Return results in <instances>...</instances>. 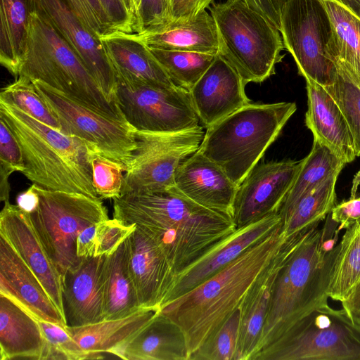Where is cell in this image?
Returning a JSON list of instances; mask_svg holds the SVG:
<instances>
[{
  "label": "cell",
  "instance_id": "obj_1",
  "mask_svg": "<svg viewBox=\"0 0 360 360\" xmlns=\"http://www.w3.org/2000/svg\"><path fill=\"white\" fill-rule=\"evenodd\" d=\"M113 218L142 229L160 245L176 276L231 234L226 215L194 202L175 186L113 199Z\"/></svg>",
  "mask_w": 360,
  "mask_h": 360
},
{
  "label": "cell",
  "instance_id": "obj_2",
  "mask_svg": "<svg viewBox=\"0 0 360 360\" xmlns=\"http://www.w3.org/2000/svg\"><path fill=\"white\" fill-rule=\"evenodd\" d=\"M339 232L338 224L329 214L324 225L307 232L288 255L276 276L252 358L301 318L328 304L331 275L340 248Z\"/></svg>",
  "mask_w": 360,
  "mask_h": 360
},
{
  "label": "cell",
  "instance_id": "obj_3",
  "mask_svg": "<svg viewBox=\"0 0 360 360\" xmlns=\"http://www.w3.org/2000/svg\"><path fill=\"white\" fill-rule=\"evenodd\" d=\"M287 240L280 224L213 276L160 309L183 330L190 356L240 307L256 278Z\"/></svg>",
  "mask_w": 360,
  "mask_h": 360
},
{
  "label": "cell",
  "instance_id": "obj_4",
  "mask_svg": "<svg viewBox=\"0 0 360 360\" xmlns=\"http://www.w3.org/2000/svg\"><path fill=\"white\" fill-rule=\"evenodd\" d=\"M0 117L20 146L25 165L22 174L27 179L45 189L100 198L92 179L91 157L98 151L94 146L65 135L3 100Z\"/></svg>",
  "mask_w": 360,
  "mask_h": 360
},
{
  "label": "cell",
  "instance_id": "obj_5",
  "mask_svg": "<svg viewBox=\"0 0 360 360\" xmlns=\"http://www.w3.org/2000/svg\"><path fill=\"white\" fill-rule=\"evenodd\" d=\"M296 110L294 102H250L207 128L198 150L238 186Z\"/></svg>",
  "mask_w": 360,
  "mask_h": 360
},
{
  "label": "cell",
  "instance_id": "obj_6",
  "mask_svg": "<svg viewBox=\"0 0 360 360\" xmlns=\"http://www.w3.org/2000/svg\"><path fill=\"white\" fill-rule=\"evenodd\" d=\"M19 76L40 80L88 108L127 122L120 106L108 99L68 44L41 15L32 10Z\"/></svg>",
  "mask_w": 360,
  "mask_h": 360
},
{
  "label": "cell",
  "instance_id": "obj_7",
  "mask_svg": "<svg viewBox=\"0 0 360 360\" xmlns=\"http://www.w3.org/2000/svg\"><path fill=\"white\" fill-rule=\"evenodd\" d=\"M217 29L219 54L245 84L275 74L285 49L279 30L243 0H226L210 8Z\"/></svg>",
  "mask_w": 360,
  "mask_h": 360
},
{
  "label": "cell",
  "instance_id": "obj_8",
  "mask_svg": "<svg viewBox=\"0 0 360 360\" xmlns=\"http://www.w3.org/2000/svg\"><path fill=\"white\" fill-rule=\"evenodd\" d=\"M252 360H360V323L328 304L314 309Z\"/></svg>",
  "mask_w": 360,
  "mask_h": 360
},
{
  "label": "cell",
  "instance_id": "obj_9",
  "mask_svg": "<svg viewBox=\"0 0 360 360\" xmlns=\"http://www.w3.org/2000/svg\"><path fill=\"white\" fill-rule=\"evenodd\" d=\"M39 201L31 224L61 278L79 265L77 238L88 226L108 219L101 198L43 188L34 184Z\"/></svg>",
  "mask_w": 360,
  "mask_h": 360
},
{
  "label": "cell",
  "instance_id": "obj_10",
  "mask_svg": "<svg viewBox=\"0 0 360 360\" xmlns=\"http://www.w3.org/2000/svg\"><path fill=\"white\" fill-rule=\"evenodd\" d=\"M279 31L299 75L323 87L331 85L336 69L326 49L332 28L321 0H288L282 10Z\"/></svg>",
  "mask_w": 360,
  "mask_h": 360
},
{
  "label": "cell",
  "instance_id": "obj_11",
  "mask_svg": "<svg viewBox=\"0 0 360 360\" xmlns=\"http://www.w3.org/2000/svg\"><path fill=\"white\" fill-rule=\"evenodd\" d=\"M204 135L200 124L170 133L135 129L136 147L124 175L122 195L174 186L177 167L198 150Z\"/></svg>",
  "mask_w": 360,
  "mask_h": 360
},
{
  "label": "cell",
  "instance_id": "obj_12",
  "mask_svg": "<svg viewBox=\"0 0 360 360\" xmlns=\"http://www.w3.org/2000/svg\"><path fill=\"white\" fill-rule=\"evenodd\" d=\"M117 103L126 122L137 131L178 132L199 125L188 90L117 79Z\"/></svg>",
  "mask_w": 360,
  "mask_h": 360
},
{
  "label": "cell",
  "instance_id": "obj_13",
  "mask_svg": "<svg viewBox=\"0 0 360 360\" xmlns=\"http://www.w3.org/2000/svg\"><path fill=\"white\" fill-rule=\"evenodd\" d=\"M31 80L58 119L60 132L86 141L101 154L122 163L127 169L136 147L132 127L75 102L40 80Z\"/></svg>",
  "mask_w": 360,
  "mask_h": 360
},
{
  "label": "cell",
  "instance_id": "obj_14",
  "mask_svg": "<svg viewBox=\"0 0 360 360\" xmlns=\"http://www.w3.org/2000/svg\"><path fill=\"white\" fill-rule=\"evenodd\" d=\"M302 163L288 160L257 164L237 189L232 209L236 228L278 213Z\"/></svg>",
  "mask_w": 360,
  "mask_h": 360
},
{
  "label": "cell",
  "instance_id": "obj_15",
  "mask_svg": "<svg viewBox=\"0 0 360 360\" xmlns=\"http://www.w3.org/2000/svg\"><path fill=\"white\" fill-rule=\"evenodd\" d=\"M75 51L108 99L118 105L117 79L101 39L80 21L64 0H28Z\"/></svg>",
  "mask_w": 360,
  "mask_h": 360
},
{
  "label": "cell",
  "instance_id": "obj_16",
  "mask_svg": "<svg viewBox=\"0 0 360 360\" xmlns=\"http://www.w3.org/2000/svg\"><path fill=\"white\" fill-rule=\"evenodd\" d=\"M128 270L141 308L160 310L176 274L160 245L142 229L124 241Z\"/></svg>",
  "mask_w": 360,
  "mask_h": 360
},
{
  "label": "cell",
  "instance_id": "obj_17",
  "mask_svg": "<svg viewBox=\"0 0 360 360\" xmlns=\"http://www.w3.org/2000/svg\"><path fill=\"white\" fill-rule=\"evenodd\" d=\"M0 235L36 275L65 318L61 276L36 233L29 214L5 202L0 213Z\"/></svg>",
  "mask_w": 360,
  "mask_h": 360
},
{
  "label": "cell",
  "instance_id": "obj_18",
  "mask_svg": "<svg viewBox=\"0 0 360 360\" xmlns=\"http://www.w3.org/2000/svg\"><path fill=\"white\" fill-rule=\"evenodd\" d=\"M245 83L235 68L218 54L189 91L191 100L206 129L251 102Z\"/></svg>",
  "mask_w": 360,
  "mask_h": 360
},
{
  "label": "cell",
  "instance_id": "obj_19",
  "mask_svg": "<svg viewBox=\"0 0 360 360\" xmlns=\"http://www.w3.org/2000/svg\"><path fill=\"white\" fill-rule=\"evenodd\" d=\"M281 224L278 213L270 214L236 230L196 262L176 276L166 302L195 288L271 233ZM164 304V305H165Z\"/></svg>",
  "mask_w": 360,
  "mask_h": 360
},
{
  "label": "cell",
  "instance_id": "obj_20",
  "mask_svg": "<svg viewBox=\"0 0 360 360\" xmlns=\"http://www.w3.org/2000/svg\"><path fill=\"white\" fill-rule=\"evenodd\" d=\"M0 295L7 297L39 320L67 327L65 319L38 278L1 235Z\"/></svg>",
  "mask_w": 360,
  "mask_h": 360
},
{
  "label": "cell",
  "instance_id": "obj_21",
  "mask_svg": "<svg viewBox=\"0 0 360 360\" xmlns=\"http://www.w3.org/2000/svg\"><path fill=\"white\" fill-rule=\"evenodd\" d=\"M174 186L198 205L232 219L236 186L216 163L198 150L177 167Z\"/></svg>",
  "mask_w": 360,
  "mask_h": 360
},
{
  "label": "cell",
  "instance_id": "obj_22",
  "mask_svg": "<svg viewBox=\"0 0 360 360\" xmlns=\"http://www.w3.org/2000/svg\"><path fill=\"white\" fill-rule=\"evenodd\" d=\"M105 256L83 257L62 278L67 326L79 327L103 321L102 266Z\"/></svg>",
  "mask_w": 360,
  "mask_h": 360
},
{
  "label": "cell",
  "instance_id": "obj_23",
  "mask_svg": "<svg viewBox=\"0 0 360 360\" xmlns=\"http://www.w3.org/2000/svg\"><path fill=\"white\" fill-rule=\"evenodd\" d=\"M305 234L285 242L245 295L240 307V320L235 360H250L253 356L269 308L276 276L288 255Z\"/></svg>",
  "mask_w": 360,
  "mask_h": 360
},
{
  "label": "cell",
  "instance_id": "obj_24",
  "mask_svg": "<svg viewBox=\"0 0 360 360\" xmlns=\"http://www.w3.org/2000/svg\"><path fill=\"white\" fill-rule=\"evenodd\" d=\"M307 110L305 124L314 140L328 147L346 164L356 158L353 138L338 104L317 83L307 80Z\"/></svg>",
  "mask_w": 360,
  "mask_h": 360
},
{
  "label": "cell",
  "instance_id": "obj_25",
  "mask_svg": "<svg viewBox=\"0 0 360 360\" xmlns=\"http://www.w3.org/2000/svg\"><path fill=\"white\" fill-rule=\"evenodd\" d=\"M101 41L117 79L164 87L176 86L136 34L115 32Z\"/></svg>",
  "mask_w": 360,
  "mask_h": 360
},
{
  "label": "cell",
  "instance_id": "obj_26",
  "mask_svg": "<svg viewBox=\"0 0 360 360\" xmlns=\"http://www.w3.org/2000/svg\"><path fill=\"white\" fill-rule=\"evenodd\" d=\"M136 35L148 48L212 55L219 51L216 23L206 10L188 20H169Z\"/></svg>",
  "mask_w": 360,
  "mask_h": 360
},
{
  "label": "cell",
  "instance_id": "obj_27",
  "mask_svg": "<svg viewBox=\"0 0 360 360\" xmlns=\"http://www.w3.org/2000/svg\"><path fill=\"white\" fill-rule=\"evenodd\" d=\"M48 346L38 319L0 295L1 360H47Z\"/></svg>",
  "mask_w": 360,
  "mask_h": 360
},
{
  "label": "cell",
  "instance_id": "obj_28",
  "mask_svg": "<svg viewBox=\"0 0 360 360\" xmlns=\"http://www.w3.org/2000/svg\"><path fill=\"white\" fill-rule=\"evenodd\" d=\"M111 354L125 360H189L190 357L183 330L160 311Z\"/></svg>",
  "mask_w": 360,
  "mask_h": 360
},
{
  "label": "cell",
  "instance_id": "obj_29",
  "mask_svg": "<svg viewBox=\"0 0 360 360\" xmlns=\"http://www.w3.org/2000/svg\"><path fill=\"white\" fill-rule=\"evenodd\" d=\"M160 310L141 308L132 315L66 330L88 355V359H101L134 338L158 315Z\"/></svg>",
  "mask_w": 360,
  "mask_h": 360
},
{
  "label": "cell",
  "instance_id": "obj_30",
  "mask_svg": "<svg viewBox=\"0 0 360 360\" xmlns=\"http://www.w3.org/2000/svg\"><path fill=\"white\" fill-rule=\"evenodd\" d=\"M101 276L103 321L124 318L141 309L128 270L124 242L113 253L105 256Z\"/></svg>",
  "mask_w": 360,
  "mask_h": 360
},
{
  "label": "cell",
  "instance_id": "obj_31",
  "mask_svg": "<svg viewBox=\"0 0 360 360\" xmlns=\"http://www.w3.org/2000/svg\"><path fill=\"white\" fill-rule=\"evenodd\" d=\"M321 1L332 28L327 56L340 61L360 84V16L335 0Z\"/></svg>",
  "mask_w": 360,
  "mask_h": 360
},
{
  "label": "cell",
  "instance_id": "obj_32",
  "mask_svg": "<svg viewBox=\"0 0 360 360\" xmlns=\"http://www.w3.org/2000/svg\"><path fill=\"white\" fill-rule=\"evenodd\" d=\"M334 175L302 196L281 218V231L288 240L305 234L319 226L336 203Z\"/></svg>",
  "mask_w": 360,
  "mask_h": 360
},
{
  "label": "cell",
  "instance_id": "obj_33",
  "mask_svg": "<svg viewBox=\"0 0 360 360\" xmlns=\"http://www.w3.org/2000/svg\"><path fill=\"white\" fill-rule=\"evenodd\" d=\"M30 12L25 0H1L0 63L15 79L25 56Z\"/></svg>",
  "mask_w": 360,
  "mask_h": 360
},
{
  "label": "cell",
  "instance_id": "obj_34",
  "mask_svg": "<svg viewBox=\"0 0 360 360\" xmlns=\"http://www.w3.org/2000/svg\"><path fill=\"white\" fill-rule=\"evenodd\" d=\"M345 162L328 147L314 140L310 153L302 159L296 179L278 211L279 216L288 212L304 195L328 178L339 175Z\"/></svg>",
  "mask_w": 360,
  "mask_h": 360
},
{
  "label": "cell",
  "instance_id": "obj_35",
  "mask_svg": "<svg viewBox=\"0 0 360 360\" xmlns=\"http://www.w3.org/2000/svg\"><path fill=\"white\" fill-rule=\"evenodd\" d=\"M331 275L329 298L342 302L360 278V223L346 229Z\"/></svg>",
  "mask_w": 360,
  "mask_h": 360
},
{
  "label": "cell",
  "instance_id": "obj_36",
  "mask_svg": "<svg viewBox=\"0 0 360 360\" xmlns=\"http://www.w3.org/2000/svg\"><path fill=\"white\" fill-rule=\"evenodd\" d=\"M171 81L188 91L196 84L217 55L148 48Z\"/></svg>",
  "mask_w": 360,
  "mask_h": 360
},
{
  "label": "cell",
  "instance_id": "obj_37",
  "mask_svg": "<svg viewBox=\"0 0 360 360\" xmlns=\"http://www.w3.org/2000/svg\"><path fill=\"white\" fill-rule=\"evenodd\" d=\"M335 65L333 84L324 87L342 111L350 129L356 156H360V84L338 60H331Z\"/></svg>",
  "mask_w": 360,
  "mask_h": 360
},
{
  "label": "cell",
  "instance_id": "obj_38",
  "mask_svg": "<svg viewBox=\"0 0 360 360\" xmlns=\"http://www.w3.org/2000/svg\"><path fill=\"white\" fill-rule=\"evenodd\" d=\"M0 100L13 104L37 120L60 131L58 119L28 77L19 76L13 83L2 88Z\"/></svg>",
  "mask_w": 360,
  "mask_h": 360
},
{
  "label": "cell",
  "instance_id": "obj_39",
  "mask_svg": "<svg viewBox=\"0 0 360 360\" xmlns=\"http://www.w3.org/2000/svg\"><path fill=\"white\" fill-rule=\"evenodd\" d=\"M240 320L239 307L191 354L189 360H235Z\"/></svg>",
  "mask_w": 360,
  "mask_h": 360
},
{
  "label": "cell",
  "instance_id": "obj_40",
  "mask_svg": "<svg viewBox=\"0 0 360 360\" xmlns=\"http://www.w3.org/2000/svg\"><path fill=\"white\" fill-rule=\"evenodd\" d=\"M93 185L101 199H115L122 195L123 172L127 167L98 151L91 157Z\"/></svg>",
  "mask_w": 360,
  "mask_h": 360
},
{
  "label": "cell",
  "instance_id": "obj_41",
  "mask_svg": "<svg viewBox=\"0 0 360 360\" xmlns=\"http://www.w3.org/2000/svg\"><path fill=\"white\" fill-rule=\"evenodd\" d=\"M25 169L20 146L5 121L0 117V200L9 201L8 177Z\"/></svg>",
  "mask_w": 360,
  "mask_h": 360
},
{
  "label": "cell",
  "instance_id": "obj_42",
  "mask_svg": "<svg viewBox=\"0 0 360 360\" xmlns=\"http://www.w3.org/2000/svg\"><path fill=\"white\" fill-rule=\"evenodd\" d=\"M44 335L47 342V360H84L88 355L78 343L60 325L39 320Z\"/></svg>",
  "mask_w": 360,
  "mask_h": 360
},
{
  "label": "cell",
  "instance_id": "obj_43",
  "mask_svg": "<svg viewBox=\"0 0 360 360\" xmlns=\"http://www.w3.org/2000/svg\"><path fill=\"white\" fill-rule=\"evenodd\" d=\"M98 39L116 32L100 0H64Z\"/></svg>",
  "mask_w": 360,
  "mask_h": 360
},
{
  "label": "cell",
  "instance_id": "obj_44",
  "mask_svg": "<svg viewBox=\"0 0 360 360\" xmlns=\"http://www.w3.org/2000/svg\"><path fill=\"white\" fill-rule=\"evenodd\" d=\"M135 228L134 224H126L115 218L98 223L95 255L106 256L113 253Z\"/></svg>",
  "mask_w": 360,
  "mask_h": 360
},
{
  "label": "cell",
  "instance_id": "obj_45",
  "mask_svg": "<svg viewBox=\"0 0 360 360\" xmlns=\"http://www.w3.org/2000/svg\"><path fill=\"white\" fill-rule=\"evenodd\" d=\"M170 20L169 0H140L134 34H139Z\"/></svg>",
  "mask_w": 360,
  "mask_h": 360
},
{
  "label": "cell",
  "instance_id": "obj_46",
  "mask_svg": "<svg viewBox=\"0 0 360 360\" xmlns=\"http://www.w3.org/2000/svg\"><path fill=\"white\" fill-rule=\"evenodd\" d=\"M116 32H135V18L122 0H100Z\"/></svg>",
  "mask_w": 360,
  "mask_h": 360
},
{
  "label": "cell",
  "instance_id": "obj_47",
  "mask_svg": "<svg viewBox=\"0 0 360 360\" xmlns=\"http://www.w3.org/2000/svg\"><path fill=\"white\" fill-rule=\"evenodd\" d=\"M330 214L340 231L360 223V196L336 204Z\"/></svg>",
  "mask_w": 360,
  "mask_h": 360
},
{
  "label": "cell",
  "instance_id": "obj_48",
  "mask_svg": "<svg viewBox=\"0 0 360 360\" xmlns=\"http://www.w3.org/2000/svg\"><path fill=\"white\" fill-rule=\"evenodd\" d=\"M214 0H169L170 20H188L198 14Z\"/></svg>",
  "mask_w": 360,
  "mask_h": 360
},
{
  "label": "cell",
  "instance_id": "obj_49",
  "mask_svg": "<svg viewBox=\"0 0 360 360\" xmlns=\"http://www.w3.org/2000/svg\"><path fill=\"white\" fill-rule=\"evenodd\" d=\"M258 11L278 30L282 10L288 0H243Z\"/></svg>",
  "mask_w": 360,
  "mask_h": 360
},
{
  "label": "cell",
  "instance_id": "obj_50",
  "mask_svg": "<svg viewBox=\"0 0 360 360\" xmlns=\"http://www.w3.org/2000/svg\"><path fill=\"white\" fill-rule=\"evenodd\" d=\"M96 225L84 229L77 238V255L79 257L96 256Z\"/></svg>",
  "mask_w": 360,
  "mask_h": 360
},
{
  "label": "cell",
  "instance_id": "obj_51",
  "mask_svg": "<svg viewBox=\"0 0 360 360\" xmlns=\"http://www.w3.org/2000/svg\"><path fill=\"white\" fill-rule=\"evenodd\" d=\"M341 304L348 316L360 323V278L347 297L341 302Z\"/></svg>",
  "mask_w": 360,
  "mask_h": 360
},
{
  "label": "cell",
  "instance_id": "obj_52",
  "mask_svg": "<svg viewBox=\"0 0 360 360\" xmlns=\"http://www.w3.org/2000/svg\"><path fill=\"white\" fill-rule=\"evenodd\" d=\"M34 186V184H32L27 190L20 193L16 198V205L28 214L36 209L39 201L38 194Z\"/></svg>",
  "mask_w": 360,
  "mask_h": 360
},
{
  "label": "cell",
  "instance_id": "obj_53",
  "mask_svg": "<svg viewBox=\"0 0 360 360\" xmlns=\"http://www.w3.org/2000/svg\"><path fill=\"white\" fill-rule=\"evenodd\" d=\"M360 16V0H335Z\"/></svg>",
  "mask_w": 360,
  "mask_h": 360
},
{
  "label": "cell",
  "instance_id": "obj_54",
  "mask_svg": "<svg viewBox=\"0 0 360 360\" xmlns=\"http://www.w3.org/2000/svg\"><path fill=\"white\" fill-rule=\"evenodd\" d=\"M139 3H140V0H130L131 9V12H132L133 15L135 17V20H136V13H137L138 8H139Z\"/></svg>",
  "mask_w": 360,
  "mask_h": 360
},
{
  "label": "cell",
  "instance_id": "obj_55",
  "mask_svg": "<svg viewBox=\"0 0 360 360\" xmlns=\"http://www.w3.org/2000/svg\"><path fill=\"white\" fill-rule=\"evenodd\" d=\"M123 2L124 3V4L126 5V6L129 9V11H131V13H132L131 12V4H130V0H122ZM133 14V13H132ZM135 18V17H134Z\"/></svg>",
  "mask_w": 360,
  "mask_h": 360
}]
</instances>
